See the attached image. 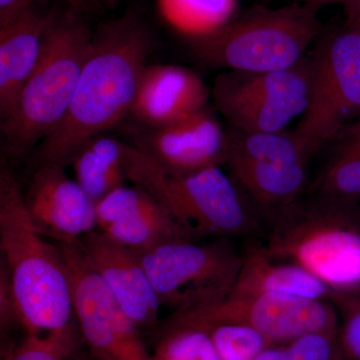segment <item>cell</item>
<instances>
[{"label":"cell","mask_w":360,"mask_h":360,"mask_svg":"<svg viewBox=\"0 0 360 360\" xmlns=\"http://www.w3.org/2000/svg\"><path fill=\"white\" fill-rule=\"evenodd\" d=\"M155 47L148 25L134 13L97 30L68 115L35 150L37 167H68L85 142L129 117L139 78Z\"/></svg>","instance_id":"1"},{"label":"cell","mask_w":360,"mask_h":360,"mask_svg":"<svg viewBox=\"0 0 360 360\" xmlns=\"http://www.w3.org/2000/svg\"><path fill=\"white\" fill-rule=\"evenodd\" d=\"M0 251L26 335L73 322L72 285L63 253L33 224L20 184L6 165L0 169Z\"/></svg>","instance_id":"2"},{"label":"cell","mask_w":360,"mask_h":360,"mask_svg":"<svg viewBox=\"0 0 360 360\" xmlns=\"http://www.w3.org/2000/svg\"><path fill=\"white\" fill-rule=\"evenodd\" d=\"M78 13L54 11L39 63L1 120L4 153L11 161L30 155L68 115L94 39Z\"/></svg>","instance_id":"3"},{"label":"cell","mask_w":360,"mask_h":360,"mask_svg":"<svg viewBox=\"0 0 360 360\" xmlns=\"http://www.w3.org/2000/svg\"><path fill=\"white\" fill-rule=\"evenodd\" d=\"M124 168L127 179L158 198L195 240L252 238L262 231L264 217L221 167L172 176L127 144Z\"/></svg>","instance_id":"4"},{"label":"cell","mask_w":360,"mask_h":360,"mask_svg":"<svg viewBox=\"0 0 360 360\" xmlns=\"http://www.w3.org/2000/svg\"><path fill=\"white\" fill-rule=\"evenodd\" d=\"M317 11L295 2L258 6L212 32L191 37V52L210 68L245 72L288 70L309 54L321 35Z\"/></svg>","instance_id":"5"},{"label":"cell","mask_w":360,"mask_h":360,"mask_svg":"<svg viewBox=\"0 0 360 360\" xmlns=\"http://www.w3.org/2000/svg\"><path fill=\"white\" fill-rule=\"evenodd\" d=\"M271 224L264 245L274 257L300 265L335 292L360 288L359 206L314 196Z\"/></svg>","instance_id":"6"},{"label":"cell","mask_w":360,"mask_h":360,"mask_svg":"<svg viewBox=\"0 0 360 360\" xmlns=\"http://www.w3.org/2000/svg\"><path fill=\"white\" fill-rule=\"evenodd\" d=\"M309 53L314 68L309 103L292 134L311 158L360 120V28L345 23Z\"/></svg>","instance_id":"7"},{"label":"cell","mask_w":360,"mask_h":360,"mask_svg":"<svg viewBox=\"0 0 360 360\" xmlns=\"http://www.w3.org/2000/svg\"><path fill=\"white\" fill-rule=\"evenodd\" d=\"M148 272L161 307L187 311L227 297L243 262L229 238L210 243L172 241L136 252Z\"/></svg>","instance_id":"8"},{"label":"cell","mask_w":360,"mask_h":360,"mask_svg":"<svg viewBox=\"0 0 360 360\" xmlns=\"http://www.w3.org/2000/svg\"><path fill=\"white\" fill-rule=\"evenodd\" d=\"M229 174L265 219L300 200L309 156L288 131L250 132L227 127Z\"/></svg>","instance_id":"9"},{"label":"cell","mask_w":360,"mask_h":360,"mask_svg":"<svg viewBox=\"0 0 360 360\" xmlns=\"http://www.w3.org/2000/svg\"><path fill=\"white\" fill-rule=\"evenodd\" d=\"M310 53L288 70L245 72L225 70L212 87L214 108L229 127L250 132L283 131L302 116L312 84Z\"/></svg>","instance_id":"10"},{"label":"cell","mask_w":360,"mask_h":360,"mask_svg":"<svg viewBox=\"0 0 360 360\" xmlns=\"http://www.w3.org/2000/svg\"><path fill=\"white\" fill-rule=\"evenodd\" d=\"M240 324L255 329L272 343L300 336L340 333L338 309L328 300L276 295H231L219 302L187 311L174 312L165 324L201 326Z\"/></svg>","instance_id":"11"},{"label":"cell","mask_w":360,"mask_h":360,"mask_svg":"<svg viewBox=\"0 0 360 360\" xmlns=\"http://www.w3.org/2000/svg\"><path fill=\"white\" fill-rule=\"evenodd\" d=\"M56 243L70 274L78 328L94 360H150L141 328L90 264L79 240Z\"/></svg>","instance_id":"12"},{"label":"cell","mask_w":360,"mask_h":360,"mask_svg":"<svg viewBox=\"0 0 360 360\" xmlns=\"http://www.w3.org/2000/svg\"><path fill=\"white\" fill-rule=\"evenodd\" d=\"M217 110H202L169 124L143 127L132 122L127 134L132 144L165 174L184 177L226 165V129Z\"/></svg>","instance_id":"13"},{"label":"cell","mask_w":360,"mask_h":360,"mask_svg":"<svg viewBox=\"0 0 360 360\" xmlns=\"http://www.w3.org/2000/svg\"><path fill=\"white\" fill-rule=\"evenodd\" d=\"M23 198L33 224L51 240L75 243L96 231V202L66 174L65 167H37Z\"/></svg>","instance_id":"14"},{"label":"cell","mask_w":360,"mask_h":360,"mask_svg":"<svg viewBox=\"0 0 360 360\" xmlns=\"http://www.w3.org/2000/svg\"><path fill=\"white\" fill-rule=\"evenodd\" d=\"M97 231L135 252L172 241L195 240L146 188L122 186L96 202Z\"/></svg>","instance_id":"15"},{"label":"cell","mask_w":360,"mask_h":360,"mask_svg":"<svg viewBox=\"0 0 360 360\" xmlns=\"http://www.w3.org/2000/svg\"><path fill=\"white\" fill-rule=\"evenodd\" d=\"M79 243L132 321L139 328L155 326L161 304L139 255L99 231L89 232Z\"/></svg>","instance_id":"16"},{"label":"cell","mask_w":360,"mask_h":360,"mask_svg":"<svg viewBox=\"0 0 360 360\" xmlns=\"http://www.w3.org/2000/svg\"><path fill=\"white\" fill-rule=\"evenodd\" d=\"M212 89L189 68L174 65H146L129 118L143 127L169 124L210 103Z\"/></svg>","instance_id":"17"},{"label":"cell","mask_w":360,"mask_h":360,"mask_svg":"<svg viewBox=\"0 0 360 360\" xmlns=\"http://www.w3.org/2000/svg\"><path fill=\"white\" fill-rule=\"evenodd\" d=\"M54 11L35 7L0 27V116L9 115L32 75L44 47L45 33Z\"/></svg>","instance_id":"18"},{"label":"cell","mask_w":360,"mask_h":360,"mask_svg":"<svg viewBox=\"0 0 360 360\" xmlns=\"http://www.w3.org/2000/svg\"><path fill=\"white\" fill-rule=\"evenodd\" d=\"M233 293L276 295L331 302L335 291L300 265L274 257L264 243L250 241Z\"/></svg>","instance_id":"19"},{"label":"cell","mask_w":360,"mask_h":360,"mask_svg":"<svg viewBox=\"0 0 360 360\" xmlns=\"http://www.w3.org/2000/svg\"><path fill=\"white\" fill-rule=\"evenodd\" d=\"M127 143L96 135L78 149L71 167L75 180L92 200L99 201L125 186L124 160Z\"/></svg>","instance_id":"20"},{"label":"cell","mask_w":360,"mask_h":360,"mask_svg":"<svg viewBox=\"0 0 360 360\" xmlns=\"http://www.w3.org/2000/svg\"><path fill=\"white\" fill-rule=\"evenodd\" d=\"M311 193L341 205L360 206V148L340 146L335 158L315 179Z\"/></svg>","instance_id":"21"},{"label":"cell","mask_w":360,"mask_h":360,"mask_svg":"<svg viewBox=\"0 0 360 360\" xmlns=\"http://www.w3.org/2000/svg\"><path fill=\"white\" fill-rule=\"evenodd\" d=\"M85 345L77 323L42 335H26L20 345L4 354L2 360H86L82 354Z\"/></svg>","instance_id":"22"},{"label":"cell","mask_w":360,"mask_h":360,"mask_svg":"<svg viewBox=\"0 0 360 360\" xmlns=\"http://www.w3.org/2000/svg\"><path fill=\"white\" fill-rule=\"evenodd\" d=\"M150 360H220L202 329L163 324L150 352Z\"/></svg>","instance_id":"23"},{"label":"cell","mask_w":360,"mask_h":360,"mask_svg":"<svg viewBox=\"0 0 360 360\" xmlns=\"http://www.w3.org/2000/svg\"><path fill=\"white\" fill-rule=\"evenodd\" d=\"M340 333L300 336L288 342L270 345L253 360H347Z\"/></svg>","instance_id":"24"},{"label":"cell","mask_w":360,"mask_h":360,"mask_svg":"<svg viewBox=\"0 0 360 360\" xmlns=\"http://www.w3.org/2000/svg\"><path fill=\"white\" fill-rule=\"evenodd\" d=\"M198 328L210 336L220 360H253L265 348L274 345L255 329L240 324H213Z\"/></svg>","instance_id":"25"},{"label":"cell","mask_w":360,"mask_h":360,"mask_svg":"<svg viewBox=\"0 0 360 360\" xmlns=\"http://www.w3.org/2000/svg\"><path fill=\"white\" fill-rule=\"evenodd\" d=\"M331 302L340 315V335L348 359L360 360V288L335 292Z\"/></svg>","instance_id":"26"},{"label":"cell","mask_w":360,"mask_h":360,"mask_svg":"<svg viewBox=\"0 0 360 360\" xmlns=\"http://www.w3.org/2000/svg\"><path fill=\"white\" fill-rule=\"evenodd\" d=\"M18 324L21 326L18 307L14 302L6 267L0 262V328L2 340H4L2 347L6 345L9 333Z\"/></svg>","instance_id":"27"},{"label":"cell","mask_w":360,"mask_h":360,"mask_svg":"<svg viewBox=\"0 0 360 360\" xmlns=\"http://www.w3.org/2000/svg\"><path fill=\"white\" fill-rule=\"evenodd\" d=\"M39 0H0V27L39 7Z\"/></svg>","instance_id":"28"},{"label":"cell","mask_w":360,"mask_h":360,"mask_svg":"<svg viewBox=\"0 0 360 360\" xmlns=\"http://www.w3.org/2000/svg\"><path fill=\"white\" fill-rule=\"evenodd\" d=\"M336 139L340 141V146L360 148V120L347 127Z\"/></svg>","instance_id":"29"},{"label":"cell","mask_w":360,"mask_h":360,"mask_svg":"<svg viewBox=\"0 0 360 360\" xmlns=\"http://www.w3.org/2000/svg\"><path fill=\"white\" fill-rule=\"evenodd\" d=\"M345 23L360 28V0H347L343 4Z\"/></svg>","instance_id":"30"},{"label":"cell","mask_w":360,"mask_h":360,"mask_svg":"<svg viewBox=\"0 0 360 360\" xmlns=\"http://www.w3.org/2000/svg\"><path fill=\"white\" fill-rule=\"evenodd\" d=\"M347 0H296L295 2L309 7V8L314 9V11L319 13V9L322 7L330 6V4H345Z\"/></svg>","instance_id":"31"},{"label":"cell","mask_w":360,"mask_h":360,"mask_svg":"<svg viewBox=\"0 0 360 360\" xmlns=\"http://www.w3.org/2000/svg\"><path fill=\"white\" fill-rule=\"evenodd\" d=\"M65 1L70 6V8L79 11L84 6L85 0H65Z\"/></svg>","instance_id":"32"},{"label":"cell","mask_w":360,"mask_h":360,"mask_svg":"<svg viewBox=\"0 0 360 360\" xmlns=\"http://www.w3.org/2000/svg\"><path fill=\"white\" fill-rule=\"evenodd\" d=\"M98 1L106 7H113L117 4L118 0H98Z\"/></svg>","instance_id":"33"},{"label":"cell","mask_w":360,"mask_h":360,"mask_svg":"<svg viewBox=\"0 0 360 360\" xmlns=\"http://www.w3.org/2000/svg\"><path fill=\"white\" fill-rule=\"evenodd\" d=\"M359 217H360V206H359Z\"/></svg>","instance_id":"34"},{"label":"cell","mask_w":360,"mask_h":360,"mask_svg":"<svg viewBox=\"0 0 360 360\" xmlns=\"http://www.w3.org/2000/svg\"><path fill=\"white\" fill-rule=\"evenodd\" d=\"M347 360H352V359H348V357H347Z\"/></svg>","instance_id":"35"}]
</instances>
